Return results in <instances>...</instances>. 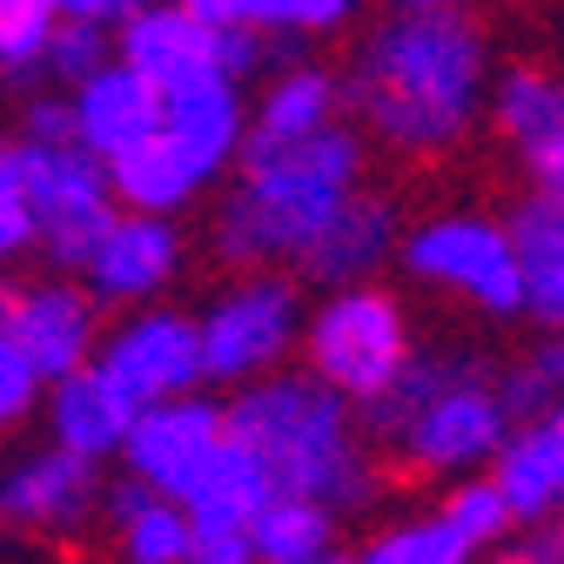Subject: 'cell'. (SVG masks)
Listing matches in <instances>:
<instances>
[{
  "label": "cell",
  "instance_id": "obj_1",
  "mask_svg": "<svg viewBox=\"0 0 564 564\" xmlns=\"http://www.w3.org/2000/svg\"><path fill=\"white\" fill-rule=\"evenodd\" d=\"M490 95V54L484 34L444 8V14H390L343 75V108L383 141L390 155H444L470 134L477 108Z\"/></svg>",
  "mask_w": 564,
  "mask_h": 564
},
{
  "label": "cell",
  "instance_id": "obj_2",
  "mask_svg": "<svg viewBox=\"0 0 564 564\" xmlns=\"http://www.w3.org/2000/svg\"><path fill=\"white\" fill-rule=\"evenodd\" d=\"M370 169V141L329 121L323 134L282 141V149L242 155L236 188L216 208V256L229 269H275V262H303L316 236L336 223V208L364 188Z\"/></svg>",
  "mask_w": 564,
  "mask_h": 564
},
{
  "label": "cell",
  "instance_id": "obj_3",
  "mask_svg": "<svg viewBox=\"0 0 564 564\" xmlns=\"http://www.w3.org/2000/svg\"><path fill=\"white\" fill-rule=\"evenodd\" d=\"M223 423L236 444H249L269 464L275 490H290V498H310L323 511H364L377 498V464L364 444L357 403L316 383L310 370L303 377L269 370L242 383L223 403Z\"/></svg>",
  "mask_w": 564,
  "mask_h": 564
},
{
  "label": "cell",
  "instance_id": "obj_4",
  "mask_svg": "<svg viewBox=\"0 0 564 564\" xmlns=\"http://www.w3.org/2000/svg\"><path fill=\"white\" fill-rule=\"evenodd\" d=\"M357 423L364 437L390 444L416 470H444V477H470L511 437L498 370H484L470 357H423V349L377 403L357 410Z\"/></svg>",
  "mask_w": 564,
  "mask_h": 564
},
{
  "label": "cell",
  "instance_id": "obj_5",
  "mask_svg": "<svg viewBox=\"0 0 564 564\" xmlns=\"http://www.w3.org/2000/svg\"><path fill=\"white\" fill-rule=\"evenodd\" d=\"M303 357H310V377L329 383L336 397L349 403H377L403 364L416 357L410 343V316L390 290H377V282H357V290H329L310 323H303Z\"/></svg>",
  "mask_w": 564,
  "mask_h": 564
},
{
  "label": "cell",
  "instance_id": "obj_6",
  "mask_svg": "<svg viewBox=\"0 0 564 564\" xmlns=\"http://www.w3.org/2000/svg\"><path fill=\"white\" fill-rule=\"evenodd\" d=\"M14 155H21V188L34 216V249L47 256L54 275H82L95 242L115 223L108 169L82 141H14Z\"/></svg>",
  "mask_w": 564,
  "mask_h": 564
},
{
  "label": "cell",
  "instance_id": "obj_7",
  "mask_svg": "<svg viewBox=\"0 0 564 564\" xmlns=\"http://www.w3.org/2000/svg\"><path fill=\"white\" fill-rule=\"evenodd\" d=\"M303 336V296L290 275L275 269H242L229 290L195 316V343H202V383H256L269 377Z\"/></svg>",
  "mask_w": 564,
  "mask_h": 564
},
{
  "label": "cell",
  "instance_id": "obj_8",
  "mask_svg": "<svg viewBox=\"0 0 564 564\" xmlns=\"http://www.w3.org/2000/svg\"><path fill=\"white\" fill-rule=\"evenodd\" d=\"M397 262L416 282H437V290L464 296L484 316H524V275H518L511 236H505V223H490V216L451 208V216L416 223L397 242Z\"/></svg>",
  "mask_w": 564,
  "mask_h": 564
},
{
  "label": "cell",
  "instance_id": "obj_9",
  "mask_svg": "<svg viewBox=\"0 0 564 564\" xmlns=\"http://www.w3.org/2000/svg\"><path fill=\"white\" fill-rule=\"evenodd\" d=\"M115 61L162 95L229 82V28L195 21L182 0H141L128 21H115Z\"/></svg>",
  "mask_w": 564,
  "mask_h": 564
},
{
  "label": "cell",
  "instance_id": "obj_10",
  "mask_svg": "<svg viewBox=\"0 0 564 564\" xmlns=\"http://www.w3.org/2000/svg\"><path fill=\"white\" fill-rule=\"evenodd\" d=\"M95 370L128 397V410H149V403L202 390L195 316H182V310H134L115 336H101Z\"/></svg>",
  "mask_w": 564,
  "mask_h": 564
},
{
  "label": "cell",
  "instance_id": "obj_11",
  "mask_svg": "<svg viewBox=\"0 0 564 564\" xmlns=\"http://www.w3.org/2000/svg\"><path fill=\"white\" fill-rule=\"evenodd\" d=\"M229 437V423H223V403L216 397H169V403H149V410H134L128 423V437H121V464L134 484H149L162 490V498H182V490L195 484V470L208 464V451H216Z\"/></svg>",
  "mask_w": 564,
  "mask_h": 564
},
{
  "label": "cell",
  "instance_id": "obj_12",
  "mask_svg": "<svg viewBox=\"0 0 564 564\" xmlns=\"http://www.w3.org/2000/svg\"><path fill=\"white\" fill-rule=\"evenodd\" d=\"M0 329H8L28 364L54 383L67 370L95 364L101 329H95V296L75 290L67 275H41V282H0Z\"/></svg>",
  "mask_w": 564,
  "mask_h": 564
},
{
  "label": "cell",
  "instance_id": "obj_13",
  "mask_svg": "<svg viewBox=\"0 0 564 564\" xmlns=\"http://www.w3.org/2000/svg\"><path fill=\"white\" fill-rule=\"evenodd\" d=\"M490 128L505 134V149L524 162L531 195H557L564 202V75L551 67H505L484 95Z\"/></svg>",
  "mask_w": 564,
  "mask_h": 564
},
{
  "label": "cell",
  "instance_id": "obj_14",
  "mask_svg": "<svg viewBox=\"0 0 564 564\" xmlns=\"http://www.w3.org/2000/svg\"><path fill=\"white\" fill-rule=\"evenodd\" d=\"M242 134H249V108L236 82H202L182 95H162V128L155 141L169 149V162L188 175V188L202 195L223 169L242 162Z\"/></svg>",
  "mask_w": 564,
  "mask_h": 564
},
{
  "label": "cell",
  "instance_id": "obj_15",
  "mask_svg": "<svg viewBox=\"0 0 564 564\" xmlns=\"http://www.w3.org/2000/svg\"><path fill=\"white\" fill-rule=\"evenodd\" d=\"M182 269V236L175 216H141V208H115L108 236L88 256V296L121 303V310H149V296L169 290V275Z\"/></svg>",
  "mask_w": 564,
  "mask_h": 564
},
{
  "label": "cell",
  "instance_id": "obj_16",
  "mask_svg": "<svg viewBox=\"0 0 564 564\" xmlns=\"http://www.w3.org/2000/svg\"><path fill=\"white\" fill-rule=\"evenodd\" d=\"M101 505V464L75 451H34L0 477V518L14 531H82Z\"/></svg>",
  "mask_w": 564,
  "mask_h": 564
},
{
  "label": "cell",
  "instance_id": "obj_17",
  "mask_svg": "<svg viewBox=\"0 0 564 564\" xmlns=\"http://www.w3.org/2000/svg\"><path fill=\"white\" fill-rule=\"evenodd\" d=\"M397 242H403L397 202L357 188V195L336 208V223L316 236V249H310L296 269L316 282V290H357V282H377V269L397 256Z\"/></svg>",
  "mask_w": 564,
  "mask_h": 564
},
{
  "label": "cell",
  "instance_id": "obj_18",
  "mask_svg": "<svg viewBox=\"0 0 564 564\" xmlns=\"http://www.w3.org/2000/svg\"><path fill=\"white\" fill-rule=\"evenodd\" d=\"M67 115H75V141L108 169L128 149H141L155 128H162V88H149L134 67L108 61L101 75H88L75 95H67Z\"/></svg>",
  "mask_w": 564,
  "mask_h": 564
},
{
  "label": "cell",
  "instance_id": "obj_19",
  "mask_svg": "<svg viewBox=\"0 0 564 564\" xmlns=\"http://www.w3.org/2000/svg\"><path fill=\"white\" fill-rule=\"evenodd\" d=\"M490 484L505 490L518 524H544L564 505V403L511 423L505 451L490 457Z\"/></svg>",
  "mask_w": 564,
  "mask_h": 564
},
{
  "label": "cell",
  "instance_id": "obj_20",
  "mask_svg": "<svg viewBox=\"0 0 564 564\" xmlns=\"http://www.w3.org/2000/svg\"><path fill=\"white\" fill-rule=\"evenodd\" d=\"M269 498H275V477H269V464H262L249 444L223 437L216 451H208V464L195 470V484L182 490L175 505L188 511L195 538H236V531H249V518H256Z\"/></svg>",
  "mask_w": 564,
  "mask_h": 564
},
{
  "label": "cell",
  "instance_id": "obj_21",
  "mask_svg": "<svg viewBox=\"0 0 564 564\" xmlns=\"http://www.w3.org/2000/svg\"><path fill=\"white\" fill-rule=\"evenodd\" d=\"M47 431H54V444L61 451H75V457H115L121 451V437H128V423H134V410H128V397L95 370V364H82V370H67V377H54L47 383Z\"/></svg>",
  "mask_w": 564,
  "mask_h": 564
},
{
  "label": "cell",
  "instance_id": "obj_22",
  "mask_svg": "<svg viewBox=\"0 0 564 564\" xmlns=\"http://www.w3.org/2000/svg\"><path fill=\"white\" fill-rule=\"evenodd\" d=\"M343 115V82L316 61H296L262 88V101L249 108V134H242V155H262V149H282V141H303V134H323L329 121Z\"/></svg>",
  "mask_w": 564,
  "mask_h": 564
},
{
  "label": "cell",
  "instance_id": "obj_23",
  "mask_svg": "<svg viewBox=\"0 0 564 564\" xmlns=\"http://www.w3.org/2000/svg\"><path fill=\"white\" fill-rule=\"evenodd\" d=\"M518 275H524V316L544 329H564V202L557 195H524L505 216Z\"/></svg>",
  "mask_w": 564,
  "mask_h": 564
},
{
  "label": "cell",
  "instance_id": "obj_24",
  "mask_svg": "<svg viewBox=\"0 0 564 564\" xmlns=\"http://www.w3.org/2000/svg\"><path fill=\"white\" fill-rule=\"evenodd\" d=\"M108 518H115V538H121V564H188L195 551V524L175 498L162 490L121 477L108 490Z\"/></svg>",
  "mask_w": 564,
  "mask_h": 564
},
{
  "label": "cell",
  "instance_id": "obj_25",
  "mask_svg": "<svg viewBox=\"0 0 564 564\" xmlns=\"http://www.w3.org/2000/svg\"><path fill=\"white\" fill-rule=\"evenodd\" d=\"M249 551L256 564H310L323 551H336V511L310 505V498H290V490H275V498L249 518Z\"/></svg>",
  "mask_w": 564,
  "mask_h": 564
},
{
  "label": "cell",
  "instance_id": "obj_26",
  "mask_svg": "<svg viewBox=\"0 0 564 564\" xmlns=\"http://www.w3.org/2000/svg\"><path fill=\"white\" fill-rule=\"evenodd\" d=\"M349 564H477V544H464V538L431 511V518L383 524L370 544L349 551Z\"/></svg>",
  "mask_w": 564,
  "mask_h": 564
},
{
  "label": "cell",
  "instance_id": "obj_27",
  "mask_svg": "<svg viewBox=\"0 0 564 564\" xmlns=\"http://www.w3.org/2000/svg\"><path fill=\"white\" fill-rule=\"evenodd\" d=\"M437 518H444V524H451L464 544H477V551L505 544V538L518 531V518H511V505H505V490L490 484V477H457V484L444 490Z\"/></svg>",
  "mask_w": 564,
  "mask_h": 564
},
{
  "label": "cell",
  "instance_id": "obj_28",
  "mask_svg": "<svg viewBox=\"0 0 564 564\" xmlns=\"http://www.w3.org/2000/svg\"><path fill=\"white\" fill-rule=\"evenodd\" d=\"M498 390H505L511 423H524V416H538V410H557V403H564V329H551L524 364L498 370Z\"/></svg>",
  "mask_w": 564,
  "mask_h": 564
},
{
  "label": "cell",
  "instance_id": "obj_29",
  "mask_svg": "<svg viewBox=\"0 0 564 564\" xmlns=\"http://www.w3.org/2000/svg\"><path fill=\"white\" fill-rule=\"evenodd\" d=\"M61 28L54 0H0V75H34Z\"/></svg>",
  "mask_w": 564,
  "mask_h": 564
},
{
  "label": "cell",
  "instance_id": "obj_30",
  "mask_svg": "<svg viewBox=\"0 0 564 564\" xmlns=\"http://www.w3.org/2000/svg\"><path fill=\"white\" fill-rule=\"evenodd\" d=\"M115 61V28H95V21H61L47 54H41V75L61 82V88H82L88 75Z\"/></svg>",
  "mask_w": 564,
  "mask_h": 564
},
{
  "label": "cell",
  "instance_id": "obj_31",
  "mask_svg": "<svg viewBox=\"0 0 564 564\" xmlns=\"http://www.w3.org/2000/svg\"><path fill=\"white\" fill-rule=\"evenodd\" d=\"M47 397V377L28 364V349L0 329V431H14V423L34 416V403Z\"/></svg>",
  "mask_w": 564,
  "mask_h": 564
},
{
  "label": "cell",
  "instance_id": "obj_32",
  "mask_svg": "<svg viewBox=\"0 0 564 564\" xmlns=\"http://www.w3.org/2000/svg\"><path fill=\"white\" fill-rule=\"evenodd\" d=\"M34 242V216H28V188H21V155L14 141H0V262H14Z\"/></svg>",
  "mask_w": 564,
  "mask_h": 564
},
{
  "label": "cell",
  "instance_id": "obj_33",
  "mask_svg": "<svg viewBox=\"0 0 564 564\" xmlns=\"http://www.w3.org/2000/svg\"><path fill=\"white\" fill-rule=\"evenodd\" d=\"M349 8H357V0H262V28L303 41V34H329V28H343Z\"/></svg>",
  "mask_w": 564,
  "mask_h": 564
},
{
  "label": "cell",
  "instance_id": "obj_34",
  "mask_svg": "<svg viewBox=\"0 0 564 564\" xmlns=\"http://www.w3.org/2000/svg\"><path fill=\"white\" fill-rule=\"evenodd\" d=\"M21 141H75V115H67V101H61V95L28 101V115H21Z\"/></svg>",
  "mask_w": 564,
  "mask_h": 564
},
{
  "label": "cell",
  "instance_id": "obj_35",
  "mask_svg": "<svg viewBox=\"0 0 564 564\" xmlns=\"http://www.w3.org/2000/svg\"><path fill=\"white\" fill-rule=\"evenodd\" d=\"M208 28H262V0H182Z\"/></svg>",
  "mask_w": 564,
  "mask_h": 564
},
{
  "label": "cell",
  "instance_id": "obj_36",
  "mask_svg": "<svg viewBox=\"0 0 564 564\" xmlns=\"http://www.w3.org/2000/svg\"><path fill=\"white\" fill-rule=\"evenodd\" d=\"M61 8V21H95V28H115V21H128L141 0H54Z\"/></svg>",
  "mask_w": 564,
  "mask_h": 564
},
{
  "label": "cell",
  "instance_id": "obj_37",
  "mask_svg": "<svg viewBox=\"0 0 564 564\" xmlns=\"http://www.w3.org/2000/svg\"><path fill=\"white\" fill-rule=\"evenodd\" d=\"M188 564H256V551H249L242 531H236V538H195Z\"/></svg>",
  "mask_w": 564,
  "mask_h": 564
},
{
  "label": "cell",
  "instance_id": "obj_38",
  "mask_svg": "<svg viewBox=\"0 0 564 564\" xmlns=\"http://www.w3.org/2000/svg\"><path fill=\"white\" fill-rule=\"evenodd\" d=\"M498 564H564V538L551 531V538H524L518 551H505Z\"/></svg>",
  "mask_w": 564,
  "mask_h": 564
},
{
  "label": "cell",
  "instance_id": "obj_39",
  "mask_svg": "<svg viewBox=\"0 0 564 564\" xmlns=\"http://www.w3.org/2000/svg\"><path fill=\"white\" fill-rule=\"evenodd\" d=\"M397 14H444V8H457V0H390Z\"/></svg>",
  "mask_w": 564,
  "mask_h": 564
},
{
  "label": "cell",
  "instance_id": "obj_40",
  "mask_svg": "<svg viewBox=\"0 0 564 564\" xmlns=\"http://www.w3.org/2000/svg\"><path fill=\"white\" fill-rule=\"evenodd\" d=\"M310 564H349V551H323V557H310Z\"/></svg>",
  "mask_w": 564,
  "mask_h": 564
},
{
  "label": "cell",
  "instance_id": "obj_41",
  "mask_svg": "<svg viewBox=\"0 0 564 564\" xmlns=\"http://www.w3.org/2000/svg\"><path fill=\"white\" fill-rule=\"evenodd\" d=\"M557 538H564V505H557Z\"/></svg>",
  "mask_w": 564,
  "mask_h": 564
}]
</instances>
